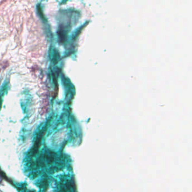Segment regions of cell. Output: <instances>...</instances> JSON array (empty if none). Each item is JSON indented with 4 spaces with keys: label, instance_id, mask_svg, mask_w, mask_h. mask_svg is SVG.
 Masks as SVG:
<instances>
[{
    "label": "cell",
    "instance_id": "6da1fadb",
    "mask_svg": "<svg viewBox=\"0 0 192 192\" xmlns=\"http://www.w3.org/2000/svg\"><path fill=\"white\" fill-rule=\"evenodd\" d=\"M8 0H2V2L1 3H3V2H6L8 1Z\"/></svg>",
    "mask_w": 192,
    "mask_h": 192
}]
</instances>
